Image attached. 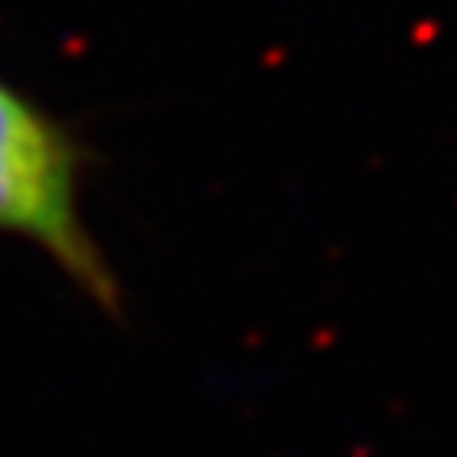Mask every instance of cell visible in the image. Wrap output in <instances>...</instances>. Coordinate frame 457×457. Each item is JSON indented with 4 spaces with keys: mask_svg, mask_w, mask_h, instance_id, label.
<instances>
[{
    "mask_svg": "<svg viewBox=\"0 0 457 457\" xmlns=\"http://www.w3.org/2000/svg\"><path fill=\"white\" fill-rule=\"evenodd\" d=\"M88 164L73 126L0 77V237L35 245L92 305L122 317L119 275L80 210Z\"/></svg>",
    "mask_w": 457,
    "mask_h": 457,
    "instance_id": "obj_1",
    "label": "cell"
}]
</instances>
